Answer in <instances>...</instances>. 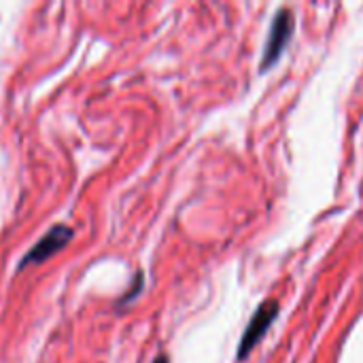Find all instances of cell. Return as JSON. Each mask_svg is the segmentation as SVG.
<instances>
[{
	"label": "cell",
	"instance_id": "obj_3",
	"mask_svg": "<svg viewBox=\"0 0 363 363\" xmlns=\"http://www.w3.org/2000/svg\"><path fill=\"white\" fill-rule=\"evenodd\" d=\"M72 238V228H68V225H64V223H57V225H53L26 255H23V259H21V264H19V268H23V266H36V264H40V262H45V259H49L51 255H55L57 251H62L66 245H68V240Z\"/></svg>",
	"mask_w": 363,
	"mask_h": 363
},
{
	"label": "cell",
	"instance_id": "obj_1",
	"mask_svg": "<svg viewBox=\"0 0 363 363\" xmlns=\"http://www.w3.org/2000/svg\"><path fill=\"white\" fill-rule=\"evenodd\" d=\"M294 28H296V17L289 9H281L274 13L268 38H266V47H264V57L259 64V70H268L287 49L291 36H294Z\"/></svg>",
	"mask_w": 363,
	"mask_h": 363
},
{
	"label": "cell",
	"instance_id": "obj_4",
	"mask_svg": "<svg viewBox=\"0 0 363 363\" xmlns=\"http://www.w3.org/2000/svg\"><path fill=\"white\" fill-rule=\"evenodd\" d=\"M153 363H170V362H168V357H166V355H160V357H157Z\"/></svg>",
	"mask_w": 363,
	"mask_h": 363
},
{
	"label": "cell",
	"instance_id": "obj_2",
	"mask_svg": "<svg viewBox=\"0 0 363 363\" xmlns=\"http://www.w3.org/2000/svg\"><path fill=\"white\" fill-rule=\"evenodd\" d=\"M277 315H279V302H274V300L264 302V304L255 311V315L251 317V321H249V325H247V330H245V334H242V338H240L238 353H236L238 362H242V359L249 357V353L257 347V342L266 336V332H268L270 325L274 323Z\"/></svg>",
	"mask_w": 363,
	"mask_h": 363
}]
</instances>
